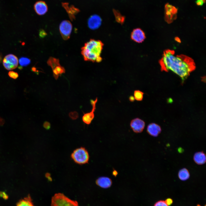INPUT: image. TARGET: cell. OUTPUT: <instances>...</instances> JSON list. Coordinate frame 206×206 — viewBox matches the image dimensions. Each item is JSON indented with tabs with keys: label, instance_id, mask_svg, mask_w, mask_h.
<instances>
[{
	"label": "cell",
	"instance_id": "obj_18",
	"mask_svg": "<svg viewBox=\"0 0 206 206\" xmlns=\"http://www.w3.org/2000/svg\"><path fill=\"white\" fill-rule=\"evenodd\" d=\"M16 206H35L29 195L19 201Z\"/></svg>",
	"mask_w": 206,
	"mask_h": 206
},
{
	"label": "cell",
	"instance_id": "obj_8",
	"mask_svg": "<svg viewBox=\"0 0 206 206\" xmlns=\"http://www.w3.org/2000/svg\"><path fill=\"white\" fill-rule=\"evenodd\" d=\"M72 28V25L69 21L64 20L61 22L59 26V30L64 39L67 40L69 38Z\"/></svg>",
	"mask_w": 206,
	"mask_h": 206
},
{
	"label": "cell",
	"instance_id": "obj_9",
	"mask_svg": "<svg viewBox=\"0 0 206 206\" xmlns=\"http://www.w3.org/2000/svg\"><path fill=\"white\" fill-rule=\"evenodd\" d=\"M98 101V98L96 97L95 100L91 99L90 103L92 106L91 111L90 112L84 113L82 117V120L85 124L89 125L94 118V112L96 108V104Z\"/></svg>",
	"mask_w": 206,
	"mask_h": 206
},
{
	"label": "cell",
	"instance_id": "obj_23",
	"mask_svg": "<svg viewBox=\"0 0 206 206\" xmlns=\"http://www.w3.org/2000/svg\"><path fill=\"white\" fill-rule=\"evenodd\" d=\"M69 115L70 118L73 120L76 119L78 117V113L76 111L71 112L69 113Z\"/></svg>",
	"mask_w": 206,
	"mask_h": 206
},
{
	"label": "cell",
	"instance_id": "obj_33",
	"mask_svg": "<svg viewBox=\"0 0 206 206\" xmlns=\"http://www.w3.org/2000/svg\"><path fill=\"white\" fill-rule=\"evenodd\" d=\"M1 59H2V55L0 53V62H1Z\"/></svg>",
	"mask_w": 206,
	"mask_h": 206
},
{
	"label": "cell",
	"instance_id": "obj_6",
	"mask_svg": "<svg viewBox=\"0 0 206 206\" xmlns=\"http://www.w3.org/2000/svg\"><path fill=\"white\" fill-rule=\"evenodd\" d=\"M178 9L175 7L167 3L165 5V19L168 23H172L177 18Z\"/></svg>",
	"mask_w": 206,
	"mask_h": 206
},
{
	"label": "cell",
	"instance_id": "obj_19",
	"mask_svg": "<svg viewBox=\"0 0 206 206\" xmlns=\"http://www.w3.org/2000/svg\"><path fill=\"white\" fill-rule=\"evenodd\" d=\"M179 179L182 181H185L188 179L190 177V173L188 170L186 168L181 169L178 173Z\"/></svg>",
	"mask_w": 206,
	"mask_h": 206
},
{
	"label": "cell",
	"instance_id": "obj_25",
	"mask_svg": "<svg viewBox=\"0 0 206 206\" xmlns=\"http://www.w3.org/2000/svg\"><path fill=\"white\" fill-rule=\"evenodd\" d=\"M154 206H169L166 203L165 201L160 200L157 202Z\"/></svg>",
	"mask_w": 206,
	"mask_h": 206
},
{
	"label": "cell",
	"instance_id": "obj_26",
	"mask_svg": "<svg viewBox=\"0 0 206 206\" xmlns=\"http://www.w3.org/2000/svg\"><path fill=\"white\" fill-rule=\"evenodd\" d=\"M43 127L47 130H49L51 127L50 123L47 121H45L43 125Z\"/></svg>",
	"mask_w": 206,
	"mask_h": 206
},
{
	"label": "cell",
	"instance_id": "obj_29",
	"mask_svg": "<svg viewBox=\"0 0 206 206\" xmlns=\"http://www.w3.org/2000/svg\"><path fill=\"white\" fill-rule=\"evenodd\" d=\"M39 35L41 37H43L46 35V33L43 30H42L40 32Z\"/></svg>",
	"mask_w": 206,
	"mask_h": 206
},
{
	"label": "cell",
	"instance_id": "obj_14",
	"mask_svg": "<svg viewBox=\"0 0 206 206\" xmlns=\"http://www.w3.org/2000/svg\"><path fill=\"white\" fill-rule=\"evenodd\" d=\"M35 11L40 15L45 14L48 11L47 6L45 2L40 1L36 2L34 5Z\"/></svg>",
	"mask_w": 206,
	"mask_h": 206
},
{
	"label": "cell",
	"instance_id": "obj_13",
	"mask_svg": "<svg viewBox=\"0 0 206 206\" xmlns=\"http://www.w3.org/2000/svg\"><path fill=\"white\" fill-rule=\"evenodd\" d=\"M62 4L68 13L70 20L73 21L75 19V15L80 11L79 9L73 5L69 6L68 3H62Z\"/></svg>",
	"mask_w": 206,
	"mask_h": 206
},
{
	"label": "cell",
	"instance_id": "obj_4",
	"mask_svg": "<svg viewBox=\"0 0 206 206\" xmlns=\"http://www.w3.org/2000/svg\"><path fill=\"white\" fill-rule=\"evenodd\" d=\"M71 157L75 163L79 165L88 163L89 159L88 152L87 150L83 147L75 150L72 153Z\"/></svg>",
	"mask_w": 206,
	"mask_h": 206
},
{
	"label": "cell",
	"instance_id": "obj_12",
	"mask_svg": "<svg viewBox=\"0 0 206 206\" xmlns=\"http://www.w3.org/2000/svg\"><path fill=\"white\" fill-rule=\"evenodd\" d=\"M131 39L138 43H141L144 41L146 38L144 32L140 28H137L134 29L131 35Z\"/></svg>",
	"mask_w": 206,
	"mask_h": 206
},
{
	"label": "cell",
	"instance_id": "obj_20",
	"mask_svg": "<svg viewBox=\"0 0 206 206\" xmlns=\"http://www.w3.org/2000/svg\"><path fill=\"white\" fill-rule=\"evenodd\" d=\"M113 11L116 21L121 24H122L125 21V17L122 15L120 12L117 10L113 9Z\"/></svg>",
	"mask_w": 206,
	"mask_h": 206
},
{
	"label": "cell",
	"instance_id": "obj_28",
	"mask_svg": "<svg viewBox=\"0 0 206 206\" xmlns=\"http://www.w3.org/2000/svg\"><path fill=\"white\" fill-rule=\"evenodd\" d=\"M195 3L196 5L198 6H202L204 3L202 0H196Z\"/></svg>",
	"mask_w": 206,
	"mask_h": 206
},
{
	"label": "cell",
	"instance_id": "obj_35",
	"mask_svg": "<svg viewBox=\"0 0 206 206\" xmlns=\"http://www.w3.org/2000/svg\"><path fill=\"white\" fill-rule=\"evenodd\" d=\"M197 206H201L199 204H198L197 205Z\"/></svg>",
	"mask_w": 206,
	"mask_h": 206
},
{
	"label": "cell",
	"instance_id": "obj_2",
	"mask_svg": "<svg viewBox=\"0 0 206 206\" xmlns=\"http://www.w3.org/2000/svg\"><path fill=\"white\" fill-rule=\"evenodd\" d=\"M103 44L100 41L91 39L84 44L81 48V54L85 60L100 62L101 54Z\"/></svg>",
	"mask_w": 206,
	"mask_h": 206
},
{
	"label": "cell",
	"instance_id": "obj_15",
	"mask_svg": "<svg viewBox=\"0 0 206 206\" xmlns=\"http://www.w3.org/2000/svg\"><path fill=\"white\" fill-rule=\"evenodd\" d=\"M161 131V129L160 126L154 123L150 124L147 128V132L148 134L154 137L157 136Z\"/></svg>",
	"mask_w": 206,
	"mask_h": 206
},
{
	"label": "cell",
	"instance_id": "obj_27",
	"mask_svg": "<svg viewBox=\"0 0 206 206\" xmlns=\"http://www.w3.org/2000/svg\"><path fill=\"white\" fill-rule=\"evenodd\" d=\"M165 201L168 206L171 205L173 203V200L169 198L167 199Z\"/></svg>",
	"mask_w": 206,
	"mask_h": 206
},
{
	"label": "cell",
	"instance_id": "obj_36",
	"mask_svg": "<svg viewBox=\"0 0 206 206\" xmlns=\"http://www.w3.org/2000/svg\"><path fill=\"white\" fill-rule=\"evenodd\" d=\"M205 206H206V205H205Z\"/></svg>",
	"mask_w": 206,
	"mask_h": 206
},
{
	"label": "cell",
	"instance_id": "obj_7",
	"mask_svg": "<svg viewBox=\"0 0 206 206\" xmlns=\"http://www.w3.org/2000/svg\"><path fill=\"white\" fill-rule=\"evenodd\" d=\"M17 58L13 54H9L5 56L3 60V65L7 70H11L16 68L18 66Z\"/></svg>",
	"mask_w": 206,
	"mask_h": 206
},
{
	"label": "cell",
	"instance_id": "obj_11",
	"mask_svg": "<svg viewBox=\"0 0 206 206\" xmlns=\"http://www.w3.org/2000/svg\"><path fill=\"white\" fill-rule=\"evenodd\" d=\"M101 23V18L99 16L96 14L92 15L88 19V26L92 29H96L98 28L100 26Z\"/></svg>",
	"mask_w": 206,
	"mask_h": 206
},
{
	"label": "cell",
	"instance_id": "obj_1",
	"mask_svg": "<svg viewBox=\"0 0 206 206\" xmlns=\"http://www.w3.org/2000/svg\"><path fill=\"white\" fill-rule=\"evenodd\" d=\"M162 71H171L179 76L182 82L195 69V64L191 58L185 55H175L174 50H165L159 61Z\"/></svg>",
	"mask_w": 206,
	"mask_h": 206
},
{
	"label": "cell",
	"instance_id": "obj_24",
	"mask_svg": "<svg viewBox=\"0 0 206 206\" xmlns=\"http://www.w3.org/2000/svg\"><path fill=\"white\" fill-rule=\"evenodd\" d=\"M8 74L10 77L14 79H16L18 77V74L13 71H10Z\"/></svg>",
	"mask_w": 206,
	"mask_h": 206
},
{
	"label": "cell",
	"instance_id": "obj_21",
	"mask_svg": "<svg viewBox=\"0 0 206 206\" xmlns=\"http://www.w3.org/2000/svg\"><path fill=\"white\" fill-rule=\"evenodd\" d=\"M144 93L139 90H135L134 92V96L135 100L138 101L142 100Z\"/></svg>",
	"mask_w": 206,
	"mask_h": 206
},
{
	"label": "cell",
	"instance_id": "obj_22",
	"mask_svg": "<svg viewBox=\"0 0 206 206\" xmlns=\"http://www.w3.org/2000/svg\"><path fill=\"white\" fill-rule=\"evenodd\" d=\"M20 65L22 66H26L29 64L30 63V60L27 58L22 57L19 61Z\"/></svg>",
	"mask_w": 206,
	"mask_h": 206
},
{
	"label": "cell",
	"instance_id": "obj_34",
	"mask_svg": "<svg viewBox=\"0 0 206 206\" xmlns=\"http://www.w3.org/2000/svg\"><path fill=\"white\" fill-rule=\"evenodd\" d=\"M202 0L203 1L204 3L206 2V0Z\"/></svg>",
	"mask_w": 206,
	"mask_h": 206
},
{
	"label": "cell",
	"instance_id": "obj_3",
	"mask_svg": "<svg viewBox=\"0 0 206 206\" xmlns=\"http://www.w3.org/2000/svg\"><path fill=\"white\" fill-rule=\"evenodd\" d=\"M51 206H79L78 202L72 200L64 194L58 193L54 195L51 200Z\"/></svg>",
	"mask_w": 206,
	"mask_h": 206
},
{
	"label": "cell",
	"instance_id": "obj_10",
	"mask_svg": "<svg viewBox=\"0 0 206 206\" xmlns=\"http://www.w3.org/2000/svg\"><path fill=\"white\" fill-rule=\"evenodd\" d=\"M130 126L134 132L136 133H140L143 131L144 128L145 122L139 118H136L131 120Z\"/></svg>",
	"mask_w": 206,
	"mask_h": 206
},
{
	"label": "cell",
	"instance_id": "obj_32",
	"mask_svg": "<svg viewBox=\"0 0 206 206\" xmlns=\"http://www.w3.org/2000/svg\"><path fill=\"white\" fill-rule=\"evenodd\" d=\"M117 174V172L116 171H115V170H114V171H113V174L114 176L116 175Z\"/></svg>",
	"mask_w": 206,
	"mask_h": 206
},
{
	"label": "cell",
	"instance_id": "obj_16",
	"mask_svg": "<svg viewBox=\"0 0 206 206\" xmlns=\"http://www.w3.org/2000/svg\"><path fill=\"white\" fill-rule=\"evenodd\" d=\"M96 184L104 188H107L110 187L112 184L111 180L109 177H102L98 178L96 181Z\"/></svg>",
	"mask_w": 206,
	"mask_h": 206
},
{
	"label": "cell",
	"instance_id": "obj_5",
	"mask_svg": "<svg viewBox=\"0 0 206 206\" xmlns=\"http://www.w3.org/2000/svg\"><path fill=\"white\" fill-rule=\"evenodd\" d=\"M47 63L51 67L53 76L56 80H57L62 74L65 73V69L60 65L58 59L50 57L47 61Z\"/></svg>",
	"mask_w": 206,
	"mask_h": 206
},
{
	"label": "cell",
	"instance_id": "obj_31",
	"mask_svg": "<svg viewBox=\"0 0 206 206\" xmlns=\"http://www.w3.org/2000/svg\"><path fill=\"white\" fill-rule=\"evenodd\" d=\"M50 176V175L49 173H46L45 174V177H47L48 179V180H49L50 181L52 180V178Z\"/></svg>",
	"mask_w": 206,
	"mask_h": 206
},
{
	"label": "cell",
	"instance_id": "obj_30",
	"mask_svg": "<svg viewBox=\"0 0 206 206\" xmlns=\"http://www.w3.org/2000/svg\"><path fill=\"white\" fill-rule=\"evenodd\" d=\"M129 100L131 102H134L135 100L134 96H130L129 97Z\"/></svg>",
	"mask_w": 206,
	"mask_h": 206
},
{
	"label": "cell",
	"instance_id": "obj_17",
	"mask_svg": "<svg viewBox=\"0 0 206 206\" xmlns=\"http://www.w3.org/2000/svg\"><path fill=\"white\" fill-rule=\"evenodd\" d=\"M193 159L195 162L198 165L203 164L206 162V155L203 152H197L194 155Z\"/></svg>",
	"mask_w": 206,
	"mask_h": 206
}]
</instances>
